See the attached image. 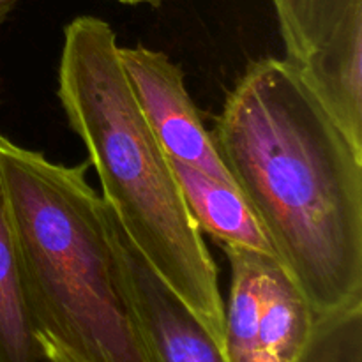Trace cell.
Wrapping results in <instances>:
<instances>
[{"mask_svg": "<svg viewBox=\"0 0 362 362\" xmlns=\"http://www.w3.org/2000/svg\"><path fill=\"white\" fill-rule=\"evenodd\" d=\"M212 140L315 315L361 303L362 151L299 69L274 57L251 62Z\"/></svg>", "mask_w": 362, "mask_h": 362, "instance_id": "6da1fadb", "label": "cell"}, {"mask_svg": "<svg viewBox=\"0 0 362 362\" xmlns=\"http://www.w3.org/2000/svg\"><path fill=\"white\" fill-rule=\"evenodd\" d=\"M119 48L115 32L101 18L85 14L69 21L57 95L98 173L103 204L156 274L225 349L218 269L187 211L172 159L134 98Z\"/></svg>", "mask_w": 362, "mask_h": 362, "instance_id": "7a4b0ae2", "label": "cell"}, {"mask_svg": "<svg viewBox=\"0 0 362 362\" xmlns=\"http://www.w3.org/2000/svg\"><path fill=\"white\" fill-rule=\"evenodd\" d=\"M0 179L42 362H151L87 165L0 134Z\"/></svg>", "mask_w": 362, "mask_h": 362, "instance_id": "3957f363", "label": "cell"}, {"mask_svg": "<svg viewBox=\"0 0 362 362\" xmlns=\"http://www.w3.org/2000/svg\"><path fill=\"white\" fill-rule=\"evenodd\" d=\"M119 59L141 113L168 158L233 184L187 92L182 69L166 53L141 45L119 48Z\"/></svg>", "mask_w": 362, "mask_h": 362, "instance_id": "277c9868", "label": "cell"}, {"mask_svg": "<svg viewBox=\"0 0 362 362\" xmlns=\"http://www.w3.org/2000/svg\"><path fill=\"white\" fill-rule=\"evenodd\" d=\"M106 214L127 299L151 362H228L225 349L156 274L108 209Z\"/></svg>", "mask_w": 362, "mask_h": 362, "instance_id": "5b68a950", "label": "cell"}, {"mask_svg": "<svg viewBox=\"0 0 362 362\" xmlns=\"http://www.w3.org/2000/svg\"><path fill=\"white\" fill-rule=\"evenodd\" d=\"M296 67L325 112L362 151V13L349 18Z\"/></svg>", "mask_w": 362, "mask_h": 362, "instance_id": "8992f818", "label": "cell"}, {"mask_svg": "<svg viewBox=\"0 0 362 362\" xmlns=\"http://www.w3.org/2000/svg\"><path fill=\"white\" fill-rule=\"evenodd\" d=\"M172 166L187 211L200 232H207L221 247H246L274 257L267 235L235 184L173 159Z\"/></svg>", "mask_w": 362, "mask_h": 362, "instance_id": "52a82bcc", "label": "cell"}, {"mask_svg": "<svg viewBox=\"0 0 362 362\" xmlns=\"http://www.w3.org/2000/svg\"><path fill=\"white\" fill-rule=\"evenodd\" d=\"M315 311L272 255L262 257V311L258 346L293 362L310 338Z\"/></svg>", "mask_w": 362, "mask_h": 362, "instance_id": "ba28073f", "label": "cell"}, {"mask_svg": "<svg viewBox=\"0 0 362 362\" xmlns=\"http://www.w3.org/2000/svg\"><path fill=\"white\" fill-rule=\"evenodd\" d=\"M0 362H42L0 179Z\"/></svg>", "mask_w": 362, "mask_h": 362, "instance_id": "9c48e42d", "label": "cell"}, {"mask_svg": "<svg viewBox=\"0 0 362 362\" xmlns=\"http://www.w3.org/2000/svg\"><path fill=\"white\" fill-rule=\"evenodd\" d=\"M230 262V296L225 304V352L233 361L258 346L262 311V257L246 247L223 246Z\"/></svg>", "mask_w": 362, "mask_h": 362, "instance_id": "30bf717a", "label": "cell"}, {"mask_svg": "<svg viewBox=\"0 0 362 362\" xmlns=\"http://www.w3.org/2000/svg\"><path fill=\"white\" fill-rule=\"evenodd\" d=\"M285 42L286 60L299 66L324 46L349 18L362 13V0H271Z\"/></svg>", "mask_w": 362, "mask_h": 362, "instance_id": "8fae6325", "label": "cell"}, {"mask_svg": "<svg viewBox=\"0 0 362 362\" xmlns=\"http://www.w3.org/2000/svg\"><path fill=\"white\" fill-rule=\"evenodd\" d=\"M293 362H362V300L317 315Z\"/></svg>", "mask_w": 362, "mask_h": 362, "instance_id": "7c38bea8", "label": "cell"}, {"mask_svg": "<svg viewBox=\"0 0 362 362\" xmlns=\"http://www.w3.org/2000/svg\"><path fill=\"white\" fill-rule=\"evenodd\" d=\"M230 362H288V361L281 359V357L274 356V354H271V352H267V350L257 346V349L250 350V352L243 354V356H239L237 359H233Z\"/></svg>", "mask_w": 362, "mask_h": 362, "instance_id": "4fadbf2b", "label": "cell"}, {"mask_svg": "<svg viewBox=\"0 0 362 362\" xmlns=\"http://www.w3.org/2000/svg\"><path fill=\"white\" fill-rule=\"evenodd\" d=\"M20 2L21 0H0V25L9 18V14L16 9Z\"/></svg>", "mask_w": 362, "mask_h": 362, "instance_id": "5bb4252c", "label": "cell"}, {"mask_svg": "<svg viewBox=\"0 0 362 362\" xmlns=\"http://www.w3.org/2000/svg\"><path fill=\"white\" fill-rule=\"evenodd\" d=\"M122 4H141V2H154V0H117Z\"/></svg>", "mask_w": 362, "mask_h": 362, "instance_id": "9a60e30c", "label": "cell"}]
</instances>
